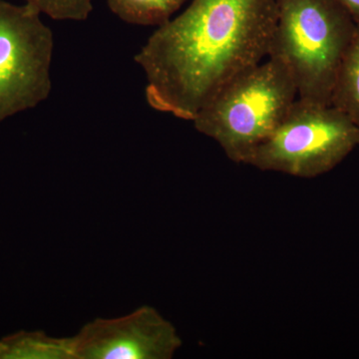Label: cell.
<instances>
[{
  "mask_svg": "<svg viewBox=\"0 0 359 359\" xmlns=\"http://www.w3.org/2000/svg\"><path fill=\"white\" fill-rule=\"evenodd\" d=\"M74 359L72 337H54L43 332L11 335L0 341V359Z\"/></svg>",
  "mask_w": 359,
  "mask_h": 359,
  "instance_id": "obj_7",
  "label": "cell"
},
{
  "mask_svg": "<svg viewBox=\"0 0 359 359\" xmlns=\"http://www.w3.org/2000/svg\"><path fill=\"white\" fill-rule=\"evenodd\" d=\"M74 359H171L183 341L152 306L119 318H98L72 337Z\"/></svg>",
  "mask_w": 359,
  "mask_h": 359,
  "instance_id": "obj_6",
  "label": "cell"
},
{
  "mask_svg": "<svg viewBox=\"0 0 359 359\" xmlns=\"http://www.w3.org/2000/svg\"><path fill=\"white\" fill-rule=\"evenodd\" d=\"M351 16L354 22L359 25V0H337Z\"/></svg>",
  "mask_w": 359,
  "mask_h": 359,
  "instance_id": "obj_11",
  "label": "cell"
},
{
  "mask_svg": "<svg viewBox=\"0 0 359 359\" xmlns=\"http://www.w3.org/2000/svg\"><path fill=\"white\" fill-rule=\"evenodd\" d=\"M53 20L84 21L93 11L94 0H25Z\"/></svg>",
  "mask_w": 359,
  "mask_h": 359,
  "instance_id": "obj_10",
  "label": "cell"
},
{
  "mask_svg": "<svg viewBox=\"0 0 359 359\" xmlns=\"http://www.w3.org/2000/svg\"><path fill=\"white\" fill-rule=\"evenodd\" d=\"M330 105L359 127V25L337 71Z\"/></svg>",
  "mask_w": 359,
  "mask_h": 359,
  "instance_id": "obj_8",
  "label": "cell"
},
{
  "mask_svg": "<svg viewBox=\"0 0 359 359\" xmlns=\"http://www.w3.org/2000/svg\"><path fill=\"white\" fill-rule=\"evenodd\" d=\"M186 0H107L111 13L139 26H159L168 22Z\"/></svg>",
  "mask_w": 359,
  "mask_h": 359,
  "instance_id": "obj_9",
  "label": "cell"
},
{
  "mask_svg": "<svg viewBox=\"0 0 359 359\" xmlns=\"http://www.w3.org/2000/svg\"><path fill=\"white\" fill-rule=\"evenodd\" d=\"M299 98L282 61L268 57L219 91L194 118L198 132L217 142L229 159L247 164Z\"/></svg>",
  "mask_w": 359,
  "mask_h": 359,
  "instance_id": "obj_3",
  "label": "cell"
},
{
  "mask_svg": "<svg viewBox=\"0 0 359 359\" xmlns=\"http://www.w3.org/2000/svg\"><path fill=\"white\" fill-rule=\"evenodd\" d=\"M359 145V127L332 105L297 99L275 133L248 165L262 171L316 178L332 171Z\"/></svg>",
  "mask_w": 359,
  "mask_h": 359,
  "instance_id": "obj_4",
  "label": "cell"
},
{
  "mask_svg": "<svg viewBox=\"0 0 359 359\" xmlns=\"http://www.w3.org/2000/svg\"><path fill=\"white\" fill-rule=\"evenodd\" d=\"M276 25L269 57L282 61L299 100L330 105L342 58L356 23L337 0H275Z\"/></svg>",
  "mask_w": 359,
  "mask_h": 359,
  "instance_id": "obj_2",
  "label": "cell"
},
{
  "mask_svg": "<svg viewBox=\"0 0 359 359\" xmlns=\"http://www.w3.org/2000/svg\"><path fill=\"white\" fill-rule=\"evenodd\" d=\"M41 15L0 0V124L50 95L54 36Z\"/></svg>",
  "mask_w": 359,
  "mask_h": 359,
  "instance_id": "obj_5",
  "label": "cell"
},
{
  "mask_svg": "<svg viewBox=\"0 0 359 359\" xmlns=\"http://www.w3.org/2000/svg\"><path fill=\"white\" fill-rule=\"evenodd\" d=\"M275 0H194L135 56L150 107L193 121L219 91L269 57Z\"/></svg>",
  "mask_w": 359,
  "mask_h": 359,
  "instance_id": "obj_1",
  "label": "cell"
}]
</instances>
